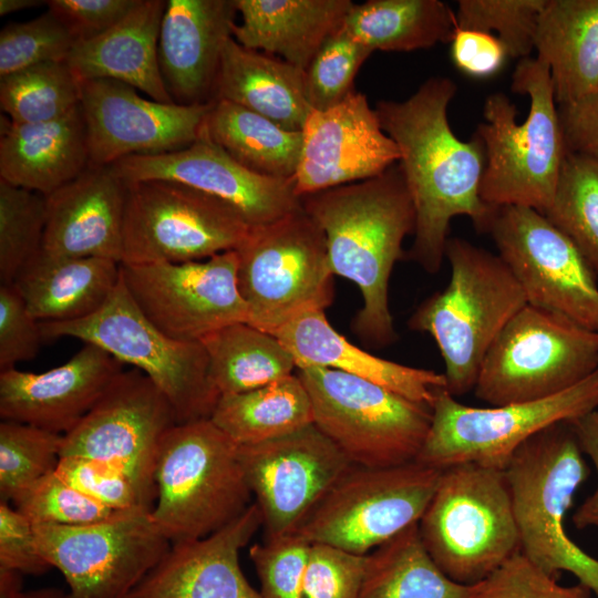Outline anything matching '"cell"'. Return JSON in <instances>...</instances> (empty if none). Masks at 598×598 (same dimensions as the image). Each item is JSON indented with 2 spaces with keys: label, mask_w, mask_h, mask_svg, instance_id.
Masks as SVG:
<instances>
[{
  "label": "cell",
  "mask_w": 598,
  "mask_h": 598,
  "mask_svg": "<svg viewBox=\"0 0 598 598\" xmlns=\"http://www.w3.org/2000/svg\"><path fill=\"white\" fill-rule=\"evenodd\" d=\"M487 234L522 287L527 305L598 332L595 274L573 241L545 215L524 206L496 207Z\"/></svg>",
  "instance_id": "17"
},
{
  "label": "cell",
  "mask_w": 598,
  "mask_h": 598,
  "mask_svg": "<svg viewBox=\"0 0 598 598\" xmlns=\"http://www.w3.org/2000/svg\"><path fill=\"white\" fill-rule=\"evenodd\" d=\"M558 114L568 151L598 162V91L558 105Z\"/></svg>",
  "instance_id": "55"
},
{
  "label": "cell",
  "mask_w": 598,
  "mask_h": 598,
  "mask_svg": "<svg viewBox=\"0 0 598 598\" xmlns=\"http://www.w3.org/2000/svg\"><path fill=\"white\" fill-rule=\"evenodd\" d=\"M313 424L352 465L388 467L416 460L432 408L382 385L329 368L298 369Z\"/></svg>",
  "instance_id": "10"
},
{
  "label": "cell",
  "mask_w": 598,
  "mask_h": 598,
  "mask_svg": "<svg viewBox=\"0 0 598 598\" xmlns=\"http://www.w3.org/2000/svg\"><path fill=\"white\" fill-rule=\"evenodd\" d=\"M166 1L141 0L105 33L75 42L66 64L82 80L107 79L128 84L162 103H175L158 63V39Z\"/></svg>",
  "instance_id": "28"
},
{
  "label": "cell",
  "mask_w": 598,
  "mask_h": 598,
  "mask_svg": "<svg viewBox=\"0 0 598 598\" xmlns=\"http://www.w3.org/2000/svg\"><path fill=\"white\" fill-rule=\"evenodd\" d=\"M45 1L39 0H0V16H7L20 10L38 7Z\"/></svg>",
  "instance_id": "57"
},
{
  "label": "cell",
  "mask_w": 598,
  "mask_h": 598,
  "mask_svg": "<svg viewBox=\"0 0 598 598\" xmlns=\"http://www.w3.org/2000/svg\"><path fill=\"white\" fill-rule=\"evenodd\" d=\"M261 526L254 502L215 533L172 544L125 598H262L239 564L241 548Z\"/></svg>",
  "instance_id": "24"
},
{
  "label": "cell",
  "mask_w": 598,
  "mask_h": 598,
  "mask_svg": "<svg viewBox=\"0 0 598 598\" xmlns=\"http://www.w3.org/2000/svg\"><path fill=\"white\" fill-rule=\"evenodd\" d=\"M303 210L323 230L333 275L353 281L363 298L353 329L372 347L396 340L389 306L402 243L414 231L415 210L399 164L364 181L301 197Z\"/></svg>",
  "instance_id": "2"
},
{
  "label": "cell",
  "mask_w": 598,
  "mask_h": 598,
  "mask_svg": "<svg viewBox=\"0 0 598 598\" xmlns=\"http://www.w3.org/2000/svg\"><path fill=\"white\" fill-rule=\"evenodd\" d=\"M511 89L529 97V110L518 124L517 107L506 94L486 97L484 122L475 131L485 152L481 198L493 207L524 206L545 215L569 152L548 66L538 58L519 60Z\"/></svg>",
  "instance_id": "3"
},
{
  "label": "cell",
  "mask_w": 598,
  "mask_h": 598,
  "mask_svg": "<svg viewBox=\"0 0 598 598\" xmlns=\"http://www.w3.org/2000/svg\"><path fill=\"white\" fill-rule=\"evenodd\" d=\"M141 0H50L48 10L75 42L96 38L123 20Z\"/></svg>",
  "instance_id": "52"
},
{
  "label": "cell",
  "mask_w": 598,
  "mask_h": 598,
  "mask_svg": "<svg viewBox=\"0 0 598 598\" xmlns=\"http://www.w3.org/2000/svg\"><path fill=\"white\" fill-rule=\"evenodd\" d=\"M302 147L292 178L302 196L375 177L400 161L367 96L353 90L339 104L313 110L301 130Z\"/></svg>",
  "instance_id": "22"
},
{
  "label": "cell",
  "mask_w": 598,
  "mask_h": 598,
  "mask_svg": "<svg viewBox=\"0 0 598 598\" xmlns=\"http://www.w3.org/2000/svg\"><path fill=\"white\" fill-rule=\"evenodd\" d=\"M13 505L33 525L85 526L118 513L78 491L55 471L40 478Z\"/></svg>",
  "instance_id": "45"
},
{
  "label": "cell",
  "mask_w": 598,
  "mask_h": 598,
  "mask_svg": "<svg viewBox=\"0 0 598 598\" xmlns=\"http://www.w3.org/2000/svg\"><path fill=\"white\" fill-rule=\"evenodd\" d=\"M110 167L125 183L169 181L203 192L229 205L250 227L274 223L302 208L292 181L248 169L203 131L182 150L133 155Z\"/></svg>",
  "instance_id": "21"
},
{
  "label": "cell",
  "mask_w": 598,
  "mask_h": 598,
  "mask_svg": "<svg viewBox=\"0 0 598 598\" xmlns=\"http://www.w3.org/2000/svg\"><path fill=\"white\" fill-rule=\"evenodd\" d=\"M89 165L103 167L133 155L182 150L202 135L213 102L184 105L145 99L128 84L80 81Z\"/></svg>",
  "instance_id": "19"
},
{
  "label": "cell",
  "mask_w": 598,
  "mask_h": 598,
  "mask_svg": "<svg viewBox=\"0 0 598 598\" xmlns=\"http://www.w3.org/2000/svg\"><path fill=\"white\" fill-rule=\"evenodd\" d=\"M367 556L326 544H311L303 598H359Z\"/></svg>",
  "instance_id": "49"
},
{
  "label": "cell",
  "mask_w": 598,
  "mask_h": 598,
  "mask_svg": "<svg viewBox=\"0 0 598 598\" xmlns=\"http://www.w3.org/2000/svg\"><path fill=\"white\" fill-rule=\"evenodd\" d=\"M75 41L49 10L0 32V78L47 62H65Z\"/></svg>",
  "instance_id": "44"
},
{
  "label": "cell",
  "mask_w": 598,
  "mask_h": 598,
  "mask_svg": "<svg viewBox=\"0 0 598 598\" xmlns=\"http://www.w3.org/2000/svg\"><path fill=\"white\" fill-rule=\"evenodd\" d=\"M342 29L371 52H406L451 42L455 12L440 0L353 3Z\"/></svg>",
  "instance_id": "34"
},
{
  "label": "cell",
  "mask_w": 598,
  "mask_h": 598,
  "mask_svg": "<svg viewBox=\"0 0 598 598\" xmlns=\"http://www.w3.org/2000/svg\"><path fill=\"white\" fill-rule=\"evenodd\" d=\"M598 406V368L551 396L499 406L465 405L441 389L416 462L437 470L462 463L505 471L517 448L546 427L576 420Z\"/></svg>",
  "instance_id": "13"
},
{
  "label": "cell",
  "mask_w": 598,
  "mask_h": 598,
  "mask_svg": "<svg viewBox=\"0 0 598 598\" xmlns=\"http://www.w3.org/2000/svg\"><path fill=\"white\" fill-rule=\"evenodd\" d=\"M7 598H64V592L53 588L20 590Z\"/></svg>",
  "instance_id": "58"
},
{
  "label": "cell",
  "mask_w": 598,
  "mask_h": 598,
  "mask_svg": "<svg viewBox=\"0 0 598 598\" xmlns=\"http://www.w3.org/2000/svg\"><path fill=\"white\" fill-rule=\"evenodd\" d=\"M89 166L81 106L43 123L1 117L0 179L47 196Z\"/></svg>",
  "instance_id": "29"
},
{
  "label": "cell",
  "mask_w": 598,
  "mask_h": 598,
  "mask_svg": "<svg viewBox=\"0 0 598 598\" xmlns=\"http://www.w3.org/2000/svg\"><path fill=\"white\" fill-rule=\"evenodd\" d=\"M121 279V264L105 258L40 254L12 283L39 322H70L96 312Z\"/></svg>",
  "instance_id": "32"
},
{
  "label": "cell",
  "mask_w": 598,
  "mask_h": 598,
  "mask_svg": "<svg viewBox=\"0 0 598 598\" xmlns=\"http://www.w3.org/2000/svg\"><path fill=\"white\" fill-rule=\"evenodd\" d=\"M127 184L110 166H87L45 196L42 251L55 258L122 262Z\"/></svg>",
  "instance_id": "25"
},
{
  "label": "cell",
  "mask_w": 598,
  "mask_h": 598,
  "mask_svg": "<svg viewBox=\"0 0 598 598\" xmlns=\"http://www.w3.org/2000/svg\"><path fill=\"white\" fill-rule=\"evenodd\" d=\"M568 423L582 454L592 461L598 475V406ZM571 518L577 529L598 528V484L595 492L582 502Z\"/></svg>",
  "instance_id": "56"
},
{
  "label": "cell",
  "mask_w": 598,
  "mask_h": 598,
  "mask_svg": "<svg viewBox=\"0 0 598 598\" xmlns=\"http://www.w3.org/2000/svg\"><path fill=\"white\" fill-rule=\"evenodd\" d=\"M50 568L39 551L34 525L10 503L0 501V570L39 576Z\"/></svg>",
  "instance_id": "53"
},
{
  "label": "cell",
  "mask_w": 598,
  "mask_h": 598,
  "mask_svg": "<svg viewBox=\"0 0 598 598\" xmlns=\"http://www.w3.org/2000/svg\"><path fill=\"white\" fill-rule=\"evenodd\" d=\"M445 257L447 286L416 309L409 327L435 340L446 390L457 398L474 390L487 351L527 301L498 254L454 237L446 243Z\"/></svg>",
  "instance_id": "4"
},
{
  "label": "cell",
  "mask_w": 598,
  "mask_h": 598,
  "mask_svg": "<svg viewBox=\"0 0 598 598\" xmlns=\"http://www.w3.org/2000/svg\"><path fill=\"white\" fill-rule=\"evenodd\" d=\"M209 378L219 394L248 392L293 374L296 362L272 334L248 323L224 327L200 340Z\"/></svg>",
  "instance_id": "37"
},
{
  "label": "cell",
  "mask_w": 598,
  "mask_h": 598,
  "mask_svg": "<svg viewBox=\"0 0 598 598\" xmlns=\"http://www.w3.org/2000/svg\"><path fill=\"white\" fill-rule=\"evenodd\" d=\"M80 81L66 62L41 63L0 78V105L14 123L54 121L80 105Z\"/></svg>",
  "instance_id": "40"
},
{
  "label": "cell",
  "mask_w": 598,
  "mask_h": 598,
  "mask_svg": "<svg viewBox=\"0 0 598 598\" xmlns=\"http://www.w3.org/2000/svg\"><path fill=\"white\" fill-rule=\"evenodd\" d=\"M177 423L165 394L133 368L123 371L63 435L61 457L85 456L114 466L132 481L144 506L153 509L156 456L164 435Z\"/></svg>",
  "instance_id": "16"
},
{
  "label": "cell",
  "mask_w": 598,
  "mask_h": 598,
  "mask_svg": "<svg viewBox=\"0 0 598 598\" xmlns=\"http://www.w3.org/2000/svg\"><path fill=\"white\" fill-rule=\"evenodd\" d=\"M40 322L13 285H0V372L34 359L43 342Z\"/></svg>",
  "instance_id": "51"
},
{
  "label": "cell",
  "mask_w": 598,
  "mask_h": 598,
  "mask_svg": "<svg viewBox=\"0 0 598 598\" xmlns=\"http://www.w3.org/2000/svg\"><path fill=\"white\" fill-rule=\"evenodd\" d=\"M272 336L290 352L297 369H333L430 406L436 393L446 389L443 373L382 359L353 346L331 327L322 310L298 316Z\"/></svg>",
  "instance_id": "27"
},
{
  "label": "cell",
  "mask_w": 598,
  "mask_h": 598,
  "mask_svg": "<svg viewBox=\"0 0 598 598\" xmlns=\"http://www.w3.org/2000/svg\"><path fill=\"white\" fill-rule=\"evenodd\" d=\"M63 435L30 424L0 423V501L14 503L61 458Z\"/></svg>",
  "instance_id": "41"
},
{
  "label": "cell",
  "mask_w": 598,
  "mask_h": 598,
  "mask_svg": "<svg viewBox=\"0 0 598 598\" xmlns=\"http://www.w3.org/2000/svg\"><path fill=\"white\" fill-rule=\"evenodd\" d=\"M266 538L291 534L352 465L313 423L266 442L238 445Z\"/></svg>",
  "instance_id": "20"
},
{
  "label": "cell",
  "mask_w": 598,
  "mask_h": 598,
  "mask_svg": "<svg viewBox=\"0 0 598 598\" xmlns=\"http://www.w3.org/2000/svg\"><path fill=\"white\" fill-rule=\"evenodd\" d=\"M43 340L74 338L95 344L142 371L171 402L178 423L210 419L219 400L200 341H181L157 329L122 279L93 315L70 322H40Z\"/></svg>",
  "instance_id": "8"
},
{
  "label": "cell",
  "mask_w": 598,
  "mask_h": 598,
  "mask_svg": "<svg viewBox=\"0 0 598 598\" xmlns=\"http://www.w3.org/2000/svg\"><path fill=\"white\" fill-rule=\"evenodd\" d=\"M124 363L102 348L84 346L65 363L45 372H0V416L66 434L87 414Z\"/></svg>",
  "instance_id": "23"
},
{
  "label": "cell",
  "mask_w": 598,
  "mask_h": 598,
  "mask_svg": "<svg viewBox=\"0 0 598 598\" xmlns=\"http://www.w3.org/2000/svg\"><path fill=\"white\" fill-rule=\"evenodd\" d=\"M55 472L71 486L113 511L146 507L132 481L105 462L85 456H63Z\"/></svg>",
  "instance_id": "50"
},
{
  "label": "cell",
  "mask_w": 598,
  "mask_h": 598,
  "mask_svg": "<svg viewBox=\"0 0 598 598\" xmlns=\"http://www.w3.org/2000/svg\"><path fill=\"white\" fill-rule=\"evenodd\" d=\"M45 196L0 179V282L12 285L42 250Z\"/></svg>",
  "instance_id": "42"
},
{
  "label": "cell",
  "mask_w": 598,
  "mask_h": 598,
  "mask_svg": "<svg viewBox=\"0 0 598 598\" xmlns=\"http://www.w3.org/2000/svg\"><path fill=\"white\" fill-rule=\"evenodd\" d=\"M534 50L549 69L557 105L598 91V0H546Z\"/></svg>",
  "instance_id": "33"
},
{
  "label": "cell",
  "mask_w": 598,
  "mask_h": 598,
  "mask_svg": "<svg viewBox=\"0 0 598 598\" xmlns=\"http://www.w3.org/2000/svg\"><path fill=\"white\" fill-rule=\"evenodd\" d=\"M441 473L416 461L350 465L292 534L310 544L368 555L419 523Z\"/></svg>",
  "instance_id": "12"
},
{
  "label": "cell",
  "mask_w": 598,
  "mask_h": 598,
  "mask_svg": "<svg viewBox=\"0 0 598 598\" xmlns=\"http://www.w3.org/2000/svg\"><path fill=\"white\" fill-rule=\"evenodd\" d=\"M311 544L296 534L266 538L249 548L262 598H303Z\"/></svg>",
  "instance_id": "47"
},
{
  "label": "cell",
  "mask_w": 598,
  "mask_h": 598,
  "mask_svg": "<svg viewBox=\"0 0 598 598\" xmlns=\"http://www.w3.org/2000/svg\"><path fill=\"white\" fill-rule=\"evenodd\" d=\"M546 218L565 234L598 275V162L568 152Z\"/></svg>",
  "instance_id": "39"
},
{
  "label": "cell",
  "mask_w": 598,
  "mask_h": 598,
  "mask_svg": "<svg viewBox=\"0 0 598 598\" xmlns=\"http://www.w3.org/2000/svg\"><path fill=\"white\" fill-rule=\"evenodd\" d=\"M210 420L237 445L278 439L313 423L312 404L297 374L220 396Z\"/></svg>",
  "instance_id": "36"
},
{
  "label": "cell",
  "mask_w": 598,
  "mask_h": 598,
  "mask_svg": "<svg viewBox=\"0 0 598 598\" xmlns=\"http://www.w3.org/2000/svg\"><path fill=\"white\" fill-rule=\"evenodd\" d=\"M213 100L246 107L289 131H301L313 111L303 70L233 37L223 48Z\"/></svg>",
  "instance_id": "31"
},
{
  "label": "cell",
  "mask_w": 598,
  "mask_h": 598,
  "mask_svg": "<svg viewBox=\"0 0 598 598\" xmlns=\"http://www.w3.org/2000/svg\"><path fill=\"white\" fill-rule=\"evenodd\" d=\"M235 0H168L158 39V63L175 103L214 101L226 41L233 37Z\"/></svg>",
  "instance_id": "26"
},
{
  "label": "cell",
  "mask_w": 598,
  "mask_h": 598,
  "mask_svg": "<svg viewBox=\"0 0 598 598\" xmlns=\"http://www.w3.org/2000/svg\"><path fill=\"white\" fill-rule=\"evenodd\" d=\"M516 519L519 551L549 576L573 574L598 598V559L567 535L564 519L589 467L568 422L523 443L504 471Z\"/></svg>",
  "instance_id": "5"
},
{
  "label": "cell",
  "mask_w": 598,
  "mask_h": 598,
  "mask_svg": "<svg viewBox=\"0 0 598 598\" xmlns=\"http://www.w3.org/2000/svg\"><path fill=\"white\" fill-rule=\"evenodd\" d=\"M241 21L231 28L243 47L281 56L306 71L326 43L339 32L350 0H235Z\"/></svg>",
  "instance_id": "30"
},
{
  "label": "cell",
  "mask_w": 598,
  "mask_h": 598,
  "mask_svg": "<svg viewBox=\"0 0 598 598\" xmlns=\"http://www.w3.org/2000/svg\"><path fill=\"white\" fill-rule=\"evenodd\" d=\"M371 54L343 29L329 38L305 71L312 109L323 111L343 101L354 90V78Z\"/></svg>",
  "instance_id": "46"
},
{
  "label": "cell",
  "mask_w": 598,
  "mask_h": 598,
  "mask_svg": "<svg viewBox=\"0 0 598 598\" xmlns=\"http://www.w3.org/2000/svg\"><path fill=\"white\" fill-rule=\"evenodd\" d=\"M457 91L447 76L429 78L404 101L381 100L375 112L400 150L399 166L415 210L414 239L408 257L436 274L445 257L447 231L456 216L487 233L496 207L480 194L485 167L482 138L457 137L447 107Z\"/></svg>",
  "instance_id": "1"
},
{
  "label": "cell",
  "mask_w": 598,
  "mask_h": 598,
  "mask_svg": "<svg viewBox=\"0 0 598 598\" xmlns=\"http://www.w3.org/2000/svg\"><path fill=\"white\" fill-rule=\"evenodd\" d=\"M237 267L236 250H228L179 264H121V276L137 307L157 329L176 340L200 341L248 320Z\"/></svg>",
  "instance_id": "18"
},
{
  "label": "cell",
  "mask_w": 598,
  "mask_h": 598,
  "mask_svg": "<svg viewBox=\"0 0 598 598\" xmlns=\"http://www.w3.org/2000/svg\"><path fill=\"white\" fill-rule=\"evenodd\" d=\"M152 516L172 543L206 537L251 504L238 445L210 419L175 424L156 456Z\"/></svg>",
  "instance_id": "6"
},
{
  "label": "cell",
  "mask_w": 598,
  "mask_h": 598,
  "mask_svg": "<svg viewBox=\"0 0 598 598\" xmlns=\"http://www.w3.org/2000/svg\"><path fill=\"white\" fill-rule=\"evenodd\" d=\"M203 133L248 169L292 181L302 147L301 131H289L271 120L226 100H215Z\"/></svg>",
  "instance_id": "35"
},
{
  "label": "cell",
  "mask_w": 598,
  "mask_h": 598,
  "mask_svg": "<svg viewBox=\"0 0 598 598\" xmlns=\"http://www.w3.org/2000/svg\"><path fill=\"white\" fill-rule=\"evenodd\" d=\"M598 368V332L530 305L505 326L487 351L474 388L488 406L559 393Z\"/></svg>",
  "instance_id": "11"
},
{
  "label": "cell",
  "mask_w": 598,
  "mask_h": 598,
  "mask_svg": "<svg viewBox=\"0 0 598 598\" xmlns=\"http://www.w3.org/2000/svg\"><path fill=\"white\" fill-rule=\"evenodd\" d=\"M236 252L247 322L262 331L274 334L298 316L332 303L326 236L303 208L251 227Z\"/></svg>",
  "instance_id": "9"
},
{
  "label": "cell",
  "mask_w": 598,
  "mask_h": 598,
  "mask_svg": "<svg viewBox=\"0 0 598 598\" xmlns=\"http://www.w3.org/2000/svg\"><path fill=\"white\" fill-rule=\"evenodd\" d=\"M546 0H460L457 29L492 33L506 47L509 59L528 58L534 50L538 17Z\"/></svg>",
  "instance_id": "43"
},
{
  "label": "cell",
  "mask_w": 598,
  "mask_h": 598,
  "mask_svg": "<svg viewBox=\"0 0 598 598\" xmlns=\"http://www.w3.org/2000/svg\"><path fill=\"white\" fill-rule=\"evenodd\" d=\"M34 533L69 586L64 598H125L172 545L146 507L85 526L34 525Z\"/></svg>",
  "instance_id": "15"
},
{
  "label": "cell",
  "mask_w": 598,
  "mask_h": 598,
  "mask_svg": "<svg viewBox=\"0 0 598 598\" xmlns=\"http://www.w3.org/2000/svg\"><path fill=\"white\" fill-rule=\"evenodd\" d=\"M474 586L442 573L426 553L417 524L367 556L359 598H473Z\"/></svg>",
  "instance_id": "38"
},
{
  "label": "cell",
  "mask_w": 598,
  "mask_h": 598,
  "mask_svg": "<svg viewBox=\"0 0 598 598\" xmlns=\"http://www.w3.org/2000/svg\"><path fill=\"white\" fill-rule=\"evenodd\" d=\"M450 43L453 64L473 79L495 76L509 59L506 47L492 33L456 28Z\"/></svg>",
  "instance_id": "54"
},
{
  "label": "cell",
  "mask_w": 598,
  "mask_h": 598,
  "mask_svg": "<svg viewBox=\"0 0 598 598\" xmlns=\"http://www.w3.org/2000/svg\"><path fill=\"white\" fill-rule=\"evenodd\" d=\"M417 528L435 565L461 585L480 584L519 551L505 472L474 463L442 470Z\"/></svg>",
  "instance_id": "7"
},
{
  "label": "cell",
  "mask_w": 598,
  "mask_h": 598,
  "mask_svg": "<svg viewBox=\"0 0 598 598\" xmlns=\"http://www.w3.org/2000/svg\"><path fill=\"white\" fill-rule=\"evenodd\" d=\"M591 590L578 582L563 586L529 561L520 551L474 586L473 598H590Z\"/></svg>",
  "instance_id": "48"
},
{
  "label": "cell",
  "mask_w": 598,
  "mask_h": 598,
  "mask_svg": "<svg viewBox=\"0 0 598 598\" xmlns=\"http://www.w3.org/2000/svg\"><path fill=\"white\" fill-rule=\"evenodd\" d=\"M127 184L121 264L188 262L236 250L250 230L226 203L169 181Z\"/></svg>",
  "instance_id": "14"
}]
</instances>
